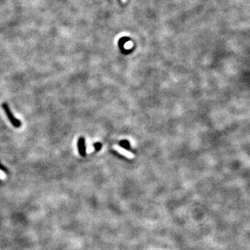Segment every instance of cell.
<instances>
[{"label": "cell", "mask_w": 250, "mask_h": 250, "mask_svg": "<svg viewBox=\"0 0 250 250\" xmlns=\"http://www.w3.org/2000/svg\"><path fill=\"white\" fill-rule=\"evenodd\" d=\"M0 170H1V171H2V172H5V173H6V174L8 173V169L6 168V167H5L4 165H3L1 163H0Z\"/></svg>", "instance_id": "277c9868"}, {"label": "cell", "mask_w": 250, "mask_h": 250, "mask_svg": "<svg viewBox=\"0 0 250 250\" xmlns=\"http://www.w3.org/2000/svg\"><path fill=\"white\" fill-rule=\"evenodd\" d=\"M94 147L96 149V150H100V148L102 147V145L100 143H95L94 145Z\"/></svg>", "instance_id": "5b68a950"}, {"label": "cell", "mask_w": 250, "mask_h": 250, "mask_svg": "<svg viewBox=\"0 0 250 250\" xmlns=\"http://www.w3.org/2000/svg\"><path fill=\"white\" fill-rule=\"evenodd\" d=\"M114 149H115L117 152L122 154V155L125 156L126 157L129 158V159H133V158H134V155L131 153V152H129L128 150L123 148V147H120V146L118 145H115L114 146Z\"/></svg>", "instance_id": "3957f363"}, {"label": "cell", "mask_w": 250, "mask_h": 250, "mask_svg": "<svg viewBox=\"0 0 250 250\" xmlns=\"http://www.w3.org/2000/svg\"><path fill=\"white\" fill-rule=\"evenodd\" d=\"M122 2H123V3H125L126 1H127V0H122Z\"/></svg>", "instance_id": "8992f818"}, {"label": "cell", "mask_w": 250, "mask_h": 250, "mask_svg": "<svg viewBox=\"0 0 250 250\" xmlns=\"http://www.w3.org/2000/svg\"><path fill=\"white\" fill-rule=\"evenodd\" d=\"M2 108L4 109L5 113H6V115H7L8 120H9V121L11 122V123L12 124L13 127H15L16 128H20V127L22 126V122L20 121L19 120H18V119H16V117H15L13 113L11 112V109L9 108V106H8L7 104L6 103L3 104Z\"/></svg>", "instance_id": "6da1fadb"}, {"label": "cell", "mask_w": 250, "mask_h": 250, "mask_svg": "<svg viewBox=\"0 0 250 250\" xmlns=\"http://www.w3.org/2000/svg\"><path fill=\"white\" fill-rule=\"evenodd\" d=\"M79 153L81 157H85L86 154V147H85V138L83 137H80L77 142Z\"/></svg>", "instance_id": "7a4b0ae2"}, {"label": "cell", "mask_w": 250, "mask_h": 250, "mask_svg": "<svg viewBox=\"0 0 250 250\" xmlns=\"http://www.w3.org/2000/svg\"><path fill=\"white\" fill-rule=\"evenodd\" d=\"M0 182H1V180H0Z\"/></svg>", "instance_id": "52a82bcc"}]
</instances>
